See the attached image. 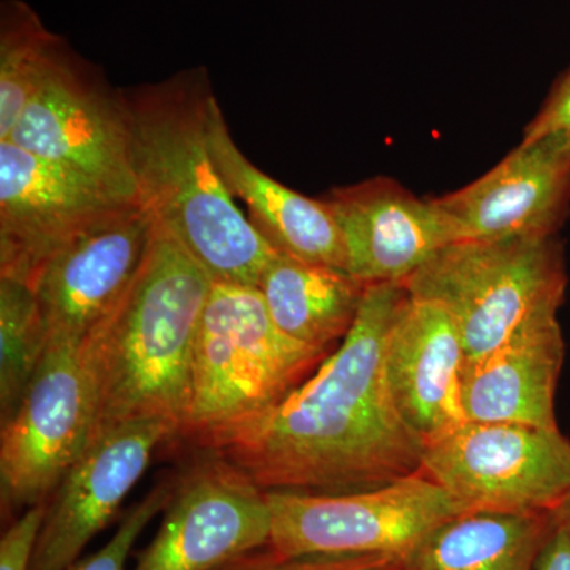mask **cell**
Returning a JSON list of instances; mask_svg holds the SVG:
<instances>
[{
  "label": "cell",
  "mask_w": 570,
  "mask_h": 570,
  "mask_svg": "<svg viewBox=\"0 0 570 570\" xmlns=\"http://www.w3.org/2000/svg\"><path fill=\"white\" fill-rule=\"evenodd\" d=\"M534 570H570V532L554 520L549 538L539 551Z\"/></svg>",
  "instance_id": "obj_27"
},
{
  "label": "cell",
  "mask_w": 570,
  "mask_h": 570,
  "mask_svg": "<svg viewBox=\"0 0 570 570\" xmlns=\"http://www.w3.org/2000/svg\"><path fill=\"white\" fill-rule=\"evenodd\" d=\"M409 295L453 318L468 362H478L523 326L558 317L568 268L558 236L455 242L404 281Z\"/></svg>",
  "instance_id": "obj_5"
},
{
  "label": "cell",
  "mask_w": 570,
  "mask_h": 570,
  "mask_svg": "<svg viewBox=\"0 0 570 570\" xmlns=\"http://www.w3.org/2000/svg\"><path fill=\"white\" fill-rule=\"evenodd\" d=\"M122 205L61 165L0 141V277L32 287L52 255Z\"/></svg>",
  "instance_id": "obj_12"
},
{
  "label": "cell",
  "mask_w": 570,
  "mask_h": 570,
  "mask_svg": "<svg viewBox=\"0 0 570 570\" xmlns=\"http://www.w3.org/2000/svg\"><path fill=\"white\" fill-rule=\"evenodd\" d=\"M326 355L281 332L255 285L214 283L195 343L189 403L171 444L217 452Z\"/></svg>",
  "instance_id": "obj_4"
},
{
  "label": "cell",
  "mask_w": 570,
  "mask_h": 570,
  "mask_svg": "<svg viewBox=\"0 0 570 570\" xmlns=\"http://www.w3.org/2000/svg\"><path fill=\"white\" fill-rule=\"evenodd\" d=\"M277 560H279V557H276L266 547V549L254 551V553L245 554L238 560L228 562V564L217 570H273Z\"/></svg>",
  "instance_id": "obj_28"
},
{
  "label": "cell",
  "mask_w": 570,
  "mask_h": 570,
  "mask_svg": "<svg viewBox=\"0 0 570 570\" xmlns=\"http://www.w3.org/2000/svg\"><path fill=\"white\" fill-rule=\"evenodd\" d=\"M269 538L266 491L219 453L202 452L176 475L163 524L132 570H217Z\"/></svg>",
  "instance_id": "obj_10"
},
{
  "label": "cell",
  "mask_w": 570,
  "mask_h": 570,
  "mask_svg": "<svg viewBox=\"0 0 570 570\" xmlns=\"http://www.w3.org/2000/svg\"><path fill=\"white\" fill-rule=\"evenodd\" d=\"M48 332L31 285L0 277V422L21 406L43 362Z\"/></svg>",
  "instance_id": "obj_22"
},
{
  "label": "cell",
  "mask_w": 570,
  "mask_h": 570,
  "mask_svg": "<svg viewBox=\"0 0 570 570\" xmlns=\"http://www.w3.org/2000/svg\"><path fill=\"white\" fill-rule=\"evenodd\" d=\"M551 134H570V67L551 86L549 96L527 124L521 141H534Z\"/></svg>",
  "instance_id": "obj_25"
},
{
  "label": "cell",
  "mask_w": 570,
  "mask_h": 570,
  "mask_svg": "<svg viewBox=\"0 0 570 570\" xmlns=\"http://www.w3.org/2000/svg\"><path fill=\"white\" fill-rule=\"evenodd\" d=\"M550 512L553 520L570 532V491Z\"/></svg>",
  "instance_id": "obj_29"
},
{
  "label": "cell",
  "mask_w": 570,
  "mask_h": 570,
  "mask_svg": "<svg viewBox=\"0 0 570 570\" xmlns=\"http://www.w3.org/2000/svg\"><path fill=\"white\" fill-rule=\"evenodd\" d=\"M209 151L228 190L249 208V220L279 253L346 269L343 234L325 202L295 193L264 174L236 146L216 97L209 108Z\"/></svg>",
  "instance_id": "obj_18"
},
{
  "label": "cell",
  "mask_w": 570,
  "mask_h": 570,
  "mask_svg": "<svg viewBox=\"0 0 570 570\" xmlns=\"http://www.w3.org/2000/svg\"><path fill=\"white\" fill-rule=\"evenodd\" d=\"M94 420L80 347L48 344L21 406L0 434V508L7 524L48 501L91 445Z\"/></svg>",
  "instance_id": "obj_9"
},
{
  "label": "cell",
  "mask_w": 570,
  "mask_h": 570,
  "mask_svg": "<svg viewBox=\"0 0 570 570\" xmlns=\"http://www.w3.org/2000/svg\"><path fill=\"white\" fill-rule=\"evenodd\" d=\"M407 299L404 283L367 285L333 354L213 453L265 491L358 493L422 471L425 442L401 417L385 374L390 330Z\"/></svg>",
  "instance_id": "obj_1"
},
{
  "label": "cell",
  "mask_w": 570,
  "mask_h": 570,
  "mask_svg": "<svg viewBox=\"0 0 570 570\" xmlns=\"http://www.w3.org/2000/svg\"><path fill=\"white\" fill-rule=\"evenodd\" d=\"M156 223L140 204L119 206L52 255L33 281L48 344L80 347L140 272Z\"/></svg>",
  "instance_id": "obj_11"
},
{
  "label": "cell",
  "mask_w": 570,
  "mask_h": 570,
  "mask_svg": "<svg viewBox=\"0 0 570 570\" xmlns=\"http://www.w3.org/2000/svg\"><path fill=\"white\" fill-rule=\"evenodd\" d=\"M322 200L343 234L347 272L366 285L404 283L459 242L455 225L434 198H420L389 176L336 187Z\"/></svg>",
  "instance_id": "obj_15"
},
{
  "label": "cell",
  "mask_w": 570,
  "mask_h": 570,
  "mask_svg": "<svg viewBox=\"0 0 570 570\" xmlns=\"http://www.w3.org/2000/svg\"><path fill=\"white\" fill-rule=\"evenodd\" d=\"M551 528V512L471 510L428 532L401 570H534Z\"/></svg>",
  "instance_id": "obj_20"
},
{
  "label": "cell",
  "mask_w": 570,
  "mask_h": 570,
  "mask_svg": "<svg viewBox=\"0 0 570 570\" xmlns=\"http://www.w3.org/2000/svg\"><path fill=\"white\" fill-rule=\"evenodd\" d=\"M273 570H401L392 554H311L276 561Z\"/></svg>",
  "instance_id": "obj_26"
},
{
  "label": "cell",
  "mask_w": 570,
  "mask_h": 570,
  "mask_svg": "<svg viewBox=\"0 0 570 570\" xmlns=\"http://www.w3.org/2000/svg\"><path fill=\"white\" fill-rule=\"evenodd\" d=\"M213 284L186 247L156 224L140 272L80 346L96 411L92 442L129 423L181 425Z\"/></svg>",
  "instance_id": "obj_3"
},
{
  "label": "cell",
  "mask_w": 570,
  "mask_h": 570,
  "mask_svg": "<svg viewBox=\"0 0 570 570\" xmlns=\"http://www.w3.org/2000/svg\"><path fill=\"white\" fill-rule=\"evenodd\" d=\"M434 202L459 242L558 236L570 214V134L520 141L485 175Z\"/></svg>",
  "instance_id": "obj_14"
},
{
  "label": "cell",
  "mask_w": 570,
  "mask_h": 570,
  "mask_svg": "<svg viewBox=\"0 0 570 570\" xmlns=\"http://www.w3.org/2000/svg\"><path fill=\"white\" fill-rule=\"evenodd\" d=\"M69 47L24 0L0 2V141L13 132Z\"/></svg>",
  "instance_id": "obj_21"
},
{
  "label": "cell",
  "mask_w": 570,
  "mask_h": 570,
  "mask_svg": "<svg viewBox=\"0 0 570 570\" xmlns=\"http://www.w3.org/2000/svg\"><path fill=\"white\" fill-rule=\"evenodd\" d=\"M257 288L281 332L330 351L354 326L367 285L346 269L277 253Z\"/></svg>",
  "instance_id": "obj_19"
},
{
  "label": "cell",
  "mask_w": 570,
  "mask_h": 570,
  "mask_svg": "<svg viewBox=\"0 0 570 570\" xmlns=\"http://www.w3.org/2000/svg\"><path fill=\"white\" fill-rule=\"evenodd\" d=\"M176 475L160 480L140 502L127 510L118 530L111 539L91 557L80 558L67 570H127V561L141 532L160 512H164L174 497Z\"/></svg>",
  "instance_id": "obj_23"
},
{
  "label": "cell",
  "mask_w": 570,
  "mask_h": 570,
  "mask_svg": "<svg viewBox=\"0 0 570 570\" xmlns=\"http://www.w3.org/2000/svg\"><path fill=\"white\" fill-rule=\"evenodd\" d=\"M468 356L448 311L409 295L385 346V374L401 417L423 442L466 422Z\"/></svg>",
  "instance_id": "obj_16"
},
{
  "label": "cell",
  "mask_w": 570,
  "mask_h": 570,
  "mask_svg": "<svg viewBox=\"0 0 570 570\" xmlns=\"http://www.w3.org/2000/svg\"><path fill=\"white\" fill-rule=\"evenodd\" d=\"M7 140L80 175L116 200L140 204L124 92L71 47Z\"/></svg>",
  "instance_id": "obj_7"
},
{
  "label": "cell",
  "mask_w": 570,
  "mask_h": 570,
  "mask_svg": "<svg viewBox=\"0 0 570 570\" xmlns=\"http://www.w3.org/2000/svg\"><path fill=\"white\" fill-rule=\"evenodd\" d=\"M138 200L214 283L255 285L279 250L239 212L209 151V75L122 89Z\"/></svg>",
  "instance_id": "obj_2"
},
{
  "label": "cell",
  "mask_w": 570,
  "mask_h": 570,
  "mask_svg": "<svg viewBox=\"0 0 570 570\" xmlns=\"http://www.w3.org/2000/svg\"><path fill=\"white\" fill-rule=\"evenodd\" d=\"M422 471L469 512H550L570 491V441L560 428L466 420L425 442Z\"/></svg>",
  "instance_id": "obj_8"
},
{
  "label": "cell",
  "mask_w": 570,
  "mask_h": 570,
  "mask_svg": "<svg viewBox=\"0 0 570 570\" xmlns=\"http://www.w3.org/2000/svg\"><path fill=\"white\" fill-rule=\"evenodd\" d=\"M266 498L272 512L268 549L283 560L311 554L403 557L439 524L469 512L423 471L358 493L266 491Z\"/></svg>",
  "instance_id": "obj_6"
},
{
  "label": "cell",
  "mask_w": 570,
  "mask_h": 570,
  "mask_svg": "<svg viewBox=\"0 0 570 570\" xmlns=\"http://www.w3.org/2000/svg\"><path fill=\"white\" fill-rule=\"evenodd\" d=\"M564 355L558 317L523 326L489 355L466 363L464 417L558 430L554 396Z\"/></svg>",
  "instance_id": "obj_17"
},
{
  "label": "cell",
  "mask_w": 570,
  "mask_h": 570,
  "mask_svg": "<svg viewBox=\"0 0 570 570\" xmlns=\"http://www.w3.org/2000/svg\"><path fill=\"white\" fill-rule=\"evenodd\" d=\"M178 428L168 422L129 423L96 439L45 502L31 570H67L115 519L163 445Z\"/></svg>",
  "instance_id": "obj_13"
},
{
  "label": "cell",
  "mask_w": 570,
  "mask_h": 570,
  "mask_svg": "<svg viewBox=\"0 0 570 570\" xmlns=\"http://www.w3.org/2000/svg\"><path fill=\"white\" fill-rule=\"evenodd\" d=\"M43 517L45 502L26 510L7 524L0 539V570H31Z\"/></svg>",
  "instance_id": "obj_24"
}]
</instances>
